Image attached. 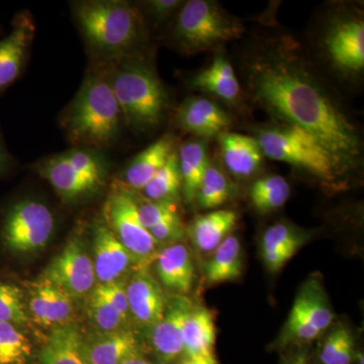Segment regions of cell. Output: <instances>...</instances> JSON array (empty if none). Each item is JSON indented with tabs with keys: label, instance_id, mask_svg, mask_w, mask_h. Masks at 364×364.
Here are the masks:
<instances>
[{
	"label": "cell",
	"instance_id": "6da1fadb",
	"mask_svg": "<svg viewBox=\"0 0 364 364\" xmlns=\"http://www.w3.org/2000/svg\"><path fill=\"white\" fill-rule=\"evenodd\" d=\"M249 61L246 77L251 95L280 123L317 136L342 166L360 158V140L353 124L296 54L275 47Z\"/></svg>",
	"mask_w": 364,
	"mask_h": 364
},
{
	"label": "cell",
	"instance_id": "7a4b0ae2",
	"mask_svg": "<svg viewBox=\"0 0 364 364\" xmlns=\"http://www.w3.org/2000/svg\"><path fill=\"white\" fill-rule=\"evenodd\" d=\"M122 117L109 79L90 75L69 107L65 128L73 143L105 147L117 140Z\"/></svg>",
	"mask_w": 364,
	"mask_h": 364
},
{
	"label": "cell",
	"instance_id": "3957f363",
	"mask_svg": "<svg viewBox=\"0 0 364 364\" xmlns=\"http://www.w3.org/2000/svg\"><path fill=\"white\" fill-rule=\"evenodd\" d=\"M74 14L86 42L100 54H124L142 39L140 14L128 2H79Z\"/></svg>",
	"mask_w": 364,
	"mask_h": 364
},
{
	"label": "cell",
	"instance_id": "277c9868",
	"mask_svg": "<svg viewBox=\"0 0 364 364\" xmlns=\"http://www.w3.org/2000/svg\"><path fill=\"white\" fill-rule=\"evenodd\" d=\"M122 117L133 128H154L166 112L168 97L161 80L150 67L128 62L109 79Z\"/></svg>",
	"mask_w": 364,
	"mask_h": 364
},
{
	"label": "cell",
	"instance_id": "5b68a950",
	"mask_svg": "<svg viewBox=\"0 0 364 364\" xmlns=\"http://www.w3.org/2000/svg\"><path fill=\"white\" fill-rule=\"evenodd\" d=\"M256 139L264 156L305 169L323 181H333L343 168L317 136L294 124L263 129Z\"/></svg>",
	"mask_w": 364,
	"mask_h": 364
},
{
	"label": "cell",
	"instance_id": "8992f818",
	"mask_svg": "<svg viewBox=\"0 0 364 364\" xmlns=\"http://www.w3.org/2000/svg\"><path fill=\"white\" fill-rule=\"evenodd\" d=\"M244 26L221 6L207 0L182 4L177 16L174 38L184 50L200 53L238 39Z\"/></svg>",
	"mask_w": 364,
	"mask_h": 364
},
{
	"label": "cell",
	"instance_id": "52a82bcc",
	"mask_svg": "<svg viewBox=\"0 0 364 364\" xmlns=\"http://www.w3.org/2000/svg\"><path fill=\"white\" fill-rule=\"evenodd\" d=\"M36 169L67 202L92 195L104 186L107 176L104 158L82 148L42 160Z\"/></svg>",
	"mask_w": 364,
	"mask_h": 364
},
{
	"label": "cell",
	"instance_id": "ba28073f",
	"mask_svg": "<svg viewBox=\"0 0 364 364\" xmlns=\"http://www.w3.org/2000/svg\"><path fill=\"white\" fill-rule=\"evenodd\" d=\"M104 214L105 225L130 252L139 270H146L155 262L159 245L141 222L136 198L128 189H114L105 203Z\"/></svg>",
	"mask_w": 364,
	"mask_h": 364
},
{
	"label": "cell",
	"instance_id": "9c48e42d",
	"mask_svg": "<svg viewBox=\"0 0 364 364\" xmlns=\"http://www.w3.org/2000/svg\"><path fill=\"white\" fill-rule=\"evenodd\" d=\"M54 228V215L48 205L25 198L7 208L2 220V240L14 253L37 252L49 243Z\"/></svg>",
	"mask_w": 364,
	"mask_h": 364
},
{
	"label": "cell",
	"instance_id": "30bf717a",
	"mask_svg": "<svg viewBox=\"0 0 364 364\" xmlns=\"http://www.w3.org/2000/svg\"><path fill=\"white\" fill-rule=\"evenodd\" d=\"M43 277L66 291L72 299H80L95 287V267L85 244L71 239L50 262Z\"/></svg>",
	"mask_w": 364,
	"mask_h": 364
},
{
	"label": "cell",
	"instance_id": "8fae6325",
	"mask_svg": "<svg viewBox=\"0 0 364 364\" xmlns=\"http://www.w3.org/2000/svg\"><path fill=\"white\" fill-rule=\"evenodd\" d=\"M326 50L333 65L345 73L364 68V21L347 16L335 23L326 38Z\"/></svg>",
	"mask_w": 364,
	"mask_h": 364
},
{
	"label": "cell",
	"instance_id": "7c38bea8",
	"mask_svg": "<svg viewBox=\"0 0 364 364\" xmlns=\"http://www.w3.org/2000/svg\"><path fill=\"white\" fill-rule=\"evenodd\" d=\"M28 313L45 327L67 324L73 315V299L66 291L41 277L28 282Z\"/></svg>",
	"mask_w": 364,
	"mask_h": 364
},
{
	"label": "cell",
	"instance_id": "4fadbf2b",
	"mask_svg": "<svg viewBox=\"0 0 364 364\" xmlns=\"http://www.w3.org/2000/svg\"><path fill=\"white\" fill-rule=\"evenodd\" d=\"M33 35L35 25L30 14H16L13 21V30L0 40V95L20 77Z\"/></svg>",
	"mask_w": 364,
	"mask_h": 364
},
{
	"label": "cell",
	"instance_id": "5bb4252c",
	"mask_svg": "<svg viewBox=\"0 0 364 364\" xmlns=\"http://www.w3.org/2000/svg\"><path fill=\"white\" fill-rule=\"evenodd\" d=\"M93 267L98 284H107L121 279L134 263L130 252L124 248L105 223L93 228Z\"/></svg>",
	"mask_w": 364,
	"mask_h": 364
},
{
	"label": "cell",
	"instance_id": "9a60e30c",
	"mask_svg": "<svg viewBox=\"0 0 364 364\" xmlns=\"http://www.w3.org/2000/svg\"><path fill=\"white\" fill-rule=\"evenodd\" d=\"M176 121L182 130L202 138L219 136L231 124L229 114L205 97H189L177 111Z\"/></svg>",
	"mask_w": 364,
	"mask_h": 364
},
{
	"label": "cell",
	"instance_id": "2e32d148",
	"mask_svg": "<svg viewBox=\"0 0 364 364\" xmlns=\"http://www.w3.org/2000/svg\"><path fill=\"white\" fill-rule=\"evenodd\" d=\"M191 303L181 296L170 304L164 316L153 326V348L164 363L176 360L183 353V328L191 311Z\"/></svg>",
	"mask_w": 364,
	"mask_h": 364
},
{
	"label": "cell",
	"instance_id": "e0dca14e",
	"mask_svg": "<svg viewBox=\"0 0 364 364\" xmlns=\"http://www.w3.org/2000/svg\"><path fill=\"white\" fill-rule=\"evenodd\" d=\"M129 310L144 325L154 326L166 311L164 294L156 280L146 270L138 273L127 286Z\"/></svg>",
	"mask_w": 364,
	"mask_h": 364
},
{
	"label": "cell",
	"instance_id": "ac0fdd59",
	"mask_svg": "<svg viewBox=\"0 0 364 364\" xmlns=\"http://www.w3.org/2000/svg\"><path fill=\"white\" fill-rule=\"evenodd\" d=\"M218 136L223 160L231 173L248 177L259 169L264 155L257 139L228 131Z\"/></svg>",
	"mask_w": 364,
	"mask_h": 364
},
{
	"label": "cell",
	"instance_id": "d6986e66",
	"mask_svg": "<svg viewBox=\"0 0 364 364\" xmlns=\"http://www.w3.org/2000/svg\"><path fill=\"white\" fill-rule=\"evenodd\" d=\"M139 352L133 333L119 329L100 332L95 336L83 337V354L86 364H119Z\"/></svg>",
	"mask_w": 364,
	"mask_h": 364
},
{
	"label": "cell",
	"instance_id": "ffe728a7",
	"mask_svg": "<svg viewBox=\"0 0 364 364\" xmlns=\"http://www.w3.org/2000/svg\"><path fill=\"white\" fill-rule=\"evenodd\" d=\"M155 263L158 277L167 289L181 294L191 291L195 267L186 246L181 243L166 246L159 251Z\"/></svg>",
	"mask_w": 364,
	"mask_h": 364
},
{
	"label": "cell",
	"instance_id": "44dd1931",
	"mask_svg": "<svg viewBox=\"0 0 364 364\" xmlns=\"http://www.w3.org/2000/svg\"><path fill=\"white\" fill-rule=\"evenodd\" d=\"M174 144L173 136L165 135L139 153L124 170V184L143 191L174 152Z\"/></svg>",
	"mask_w": 364,
	"mask_h": 364
},
{
	"label": "cell",
	"instance_id": "7402d4cb",
	"mask_svg": "<svg viewBox=\"0 0 364 364\" xmlns=\"http://www.w3.org/2000/svg\"><path fill=\"white\" fill-rule=\"evenodd\" d=\"M36 364H86L83 336L75 324L52 328Z\"/></svg>",
	"mask_w": 364,
	"mask_h": 364
},
{
	"label": "cell",
	"instance_id": "603a6c76",
	"mask_svg": "<svg viewBox=\"0 0 364 364\" xmlns=\"http://www.w3.org/2000/svg\"><path fill=\"white\" fill-rule=\"evenodd\" d=\"M238 215L234 210H217L196 218L189 233L196 247L203 252L218 248L237 225Z\"/></svg>",
	"mask_w": 364,
	"mask_h": 364
},
{
	"label": "cell",
	"instance_id": "cb8c5ba5",
	"mask_svg": "<svg viewBox=\"0 0 364 364\" xmlns=\"http://www.w3.org/2000/svg\"><path fill=\"white\" fill-rule=\"evenodd\" d=\"M191 85L228 102H234L240 95V83L233 66L224 56L215 57L210 66L196 74Z\"/></svg>",
	"mask_w": 364,
	"mask_h": 364
},
{
	"label": "cell",
	"instance_id": "d4e9b609",
	"mask_svg": "<svg viewBox=\"0 0 364 364\" xmlns=\"http://www.w3.org/2000/svg\"><path fill=\"white\" fill-rule=\"evenodd\" d=\"M177 157L181 170L182 193L188 202H193L210 163L207 146L200 140L188 141L182 145Z\"/></svg>",
	"mask_w": 364,
	"mask_h": 364
},
{
	"label": "cell",
	"instance_id": "484cf974",
	"mask_svg": "<svg viewBox=\"0 0 364 364\" xmlns=\"http://www.w3.org/2000/svg\"><path fill=\"white\" fill-rule=\"evenodd\" d=\"M215 326L214 316L208 309H191L184 322L183 353L186 356L214 352Z\"/></svg>",
	"mask_w": 364,
	"mask_h": 364
},
{
	"label": "cell",
	"instance_id": "4316f807",
	"mask_svg": "<svg viewBox=\"0 0 364 364\" xmlns=\"http://www.w3.org/2000/svg\"><path fill=\"white\" fill-rule=\"evenodd\" d=\"M243 269L241 244L235 236H229L218 246L214 256L205 267L210 284H223L238 279Z\"/></svg>",
	"mask_w": 364,
	"mask_h": 364
},
{
	"label": "cell",
	"instance_id": "83f0119b",
	"mask_svg": "<svg viewBox=\"0 0 364 364\" xmlns=\"http://www.w3.org/2000/svg\"><path fill=\"white\" fill-rule=\"evenodd\" d=\"M291 312L305 318L321 332L327 329L333 321V313L328 305L324 291L320 284L314 280L299 291Z\"/></svg>",
	"mask_w": 364,
	"mask_h": 364
},
{
	"label": "cell",
	"instance_id": "f1b7e54d",
	"mask_svg": "<svg viewBox=\"0 0 364 364\" xmlns=\"http://www.w3.org/2000/svg\"><path fill=\"white\" fill-rule=\"evenodd\" d=\"M291 195L289 182L282 176H270L258 179L250 191L254 208L261 213H269L282 208Z\"/></svg>",
	"mask_w": 364,
	"mask_h": 364
},
{
	"label": "cell",
	"instance_id": "f546056e",
	"mask_svg": "<svg viewBox=\"0 0 364 364\" xmlns=\"http://www.w3.org/2000/svg\"><path fill=\"white\" fill-rule=\"evenodd\" d=\"M182 191L181 170H179L178 157L173 152L164 166L158 171L156 176L143 189L149 200H170L174 202Z\"/></svg>",
	"mask_w": 364,
	"mask_h": 364
},
{
	"label": "cell",
	"instance_id": "4dcf8cb0",
	"mask_svg": "<svg viewBox=\"0 0 364 364\" xmlns=\"http://www.w3.org/2000/svg\"><path fill=\"white\" fill-rule=\"evenodd\" d=\"M232 193V186L226 174L210 163L196 196L200 207L205 210L221 207L229 200Z\"/></svg>",
	"mask_w": 364,
	"mask_h": 364
},
{
	"label": "cell",
	"instance_id": "1f68e13d",
	"mask_svg": "<svg viewBox=\"0 0 364 364\" xmlns=\"http://www.w3.org/2000/svg\"><path fill=\"white\" fill-rule=\"evenodd\" d=\"M32 343L20 327L0 323V364H28Z\"/></svg>",
	"mask_w": 364,
	"mask_h": 364
},
{
	"label": "cell",
	"instance_id": "d6a6232c",
	"mask_svg": "<svg viewBox=\"0 0 364 364\" xmlns=\"http://www.w3.org/2000/svg\"><path fill=\"white\" fill-rule=\"evenodd\" d=\"M30 321L25 294L14 284L0 282V323L23 327Z\"/></svg>",
	"mask_w": 364,
	"mask_h": 364
},
{
	"label": "cell",
	"instance_id": "836d02e7",
	"mask_svg": "<svg viewBox=\"0 0 364 364\" xmlns=\"http://www.w3.org/2000/svg\"><path fill=\"white\" fill-rule=\"evenodd\" d=\"M354 353V340L347 328L340 327L330 333L321 350L324 364H351Z\"/></svg>",
	"mask_w": 364,
	"mask_h": 364
},
{
	"label": "cell",
	"instance_id": "e575fe53",
	"mask_svg": "<svg viewBox=\"0 0 364 364\" xmlns=\"http://www.w3.org/2000/svg\"><path fill=\"white\" fill-rule=\"evenodd\" d=\"M88 313L100 332L117 331L126 320L111 303L95 291H92L88 301Z\"/></svg>",
	"mask_w": 364,
	"mask_h": 364
},
{
	"label": "cell",
	"instance_id": "d590c367",
	"mask_svg": "<svg viewBox=\"0 0 364 364\" xmlns=\"http://www.w3.org/2000/svg\"><path fill=\"white\" fill-rule=\"evenodd\" d=\"M305 241L306 237L294 227L286 224H277L268 228L263 235L261 250L287 247L299 249Z\"/></svg>",
	"mask_w": 364,
	"mask_h": 364
},
{
	"label": "cell",
	"instance_id": "8d00e7d4",
	"mask_svg": "<svg viewBox=\"0 0 364 364\" xmlns=\"http://www.w3.org/2000/svg\"><path fill=\"white\" fill-rule=\"evenodd\" d=\"M136 205L141 222L147 230L156 226L169 215L177 213L176 203L170 200H148L141 205L136 202Z\"/></svg>",
	"mask_w": 364,
	"mask_h": 364
},
{
	"label": "cell",
	"instance_id": "74e56055",
	"mask_svg": "<svg viewBox=\"0 0 364 364\" xmlns=\"http://www.w3.org/2000/svg\"><path fill=\"white\" fill-rule=\"evenodd\" d=\"M149 232L158 245L167 244L168 246L176 244L177 242L182 240L186 235V229L178 213L169 215L156 226L151 228Z\"/></svg>",
	"mask_w": 364,
	"mask_h": 364
},
{
	"label": "cell",
	"instance_id": "f35d334b",
	"mask_svg": "<svg viewBox=\"0 0 364 364\" xmlns=\"http://www.w3.org/2000/svg\"><path fill=\"white\" fill-rule=\"evenodd\" d=\"M93 291L107 299L124 317L127 318L130 313L128 296H127V287L119 280L107 282V284H95Z\"/></svg>",
	"mask_w": 364,
	"mask_h": 364
},
{
	"label": "cell",
	"instance_id": "ab89813d",
	"mask_svg": "<svg viewBox=\"0 0 364 364\" xmlns=\"http://www.w3.org/2000/svg\"><path fill=\"white\" fill-rule=\"evenodd\" d=\"M287 339L298 340V341H312L317 338L321 331L314 327L305 318L299 317L296 313L289 314L287 322Z\"/></svg>",
	"mask_w": 364,
	"mask_h": 364
},
{
	"label": "cell",
	"instance_id": "60d3db41",
	"mask_svg": "<svg viewBox=\"0 0 364 364\" xmlns=\"http://www.w3.org/2000/svg\"><path fill=\"white\" fill-rule=\"evenodd\" d=\"M298 250L293 247L265 249L262 250L263 261L270 272H279Z\"/></svg>",
	"mask_w": 364,
	"mask_h": 364
},
{
	"label": "cell",
	"instance_id": "b9f144b4",
	"mask_svg": "<svg viewBox=\"0 0 364 364\" xmlns=\"http://www.w3.org/2000/svg\"><path fill=\"white\" fill-rule=\"evenodd\" d=\"M182 2L178 0H152L148 1V11L155 21H165L181 9Z\"/></svg>",
	"mask_w": 364,
	"mask_h": 364
},
{
	"label": "cell",
	"instance_id": "7bdbcfd3",
	"mask_svg": "<svg viewBox=\"0 0 364 364\" xmlns=\"http://www.w3.org/2000/svg\"><path fill=\"white\" fill-rule=\"evenodd\" d=\"M11 166H13V158L9 155L1 134H0V177L9 173Z\"/></svg>",
	"mask_w": 364,
	"mask_h": 364
},
{
	"label": "cell",
	"instance_id": "ee69618b",
	"mask_svg": "<svg viewBox=\"0 0 364 364\" xmlns=\"http://www.w3.org/2000/svg\"><path fill=\"white\" fill-rule=\"evenodd\" d=\"M182 364H218V361L214 355V352H212V353L186 356Z\"/></svg>",
	"mask_w": 364,
	"mask_h": 364
},
{
	"label": "cell",
	"instance_id": "f6af8a7d",
	"mask_svg": "<svg viewBox=\"0 0 364 364\" xmlns=\"http://www.w3.org/2000/svg\"><path fill=\"white\" fill-rule=\"evenodd\" d=\"M119 364H151L147 359L144 358L143 356L140 355L139 352L133 354V355L129 356L128 358L124 359L123 363Z\"/></svg>",
	"mask_w": 364,
	"mask_h": 364
},
{
	"label": "cell",
	"instance_id": "bcb514c9",
	"mask_svg": "<svg viewBox=\"0 0 364 364\" xmlns=\"http://www.w3.org/2000/svg\"><path fill=\"white\" fill-rule=\"evenodd\" d=\"M291 364H306L305 356L299 355L291 361Z\"/></svg>",
	"mask_w": 364,
	"mask_h": 364
},
{
	"label": "cell",
	"instance_id": "7dc6e473",
	"mask_svg": "<svg viewBox=\"0 0 364 364\" xmlns=\"http://www.w3.org/2000/svg\"><path fill=\"white\" fill-rule=\"evenodd\" d=\"M359 364H363V354H358Z\"/></svg>",
	"mask_w": 364,
	"mask_h": 364
}]
</instances>
